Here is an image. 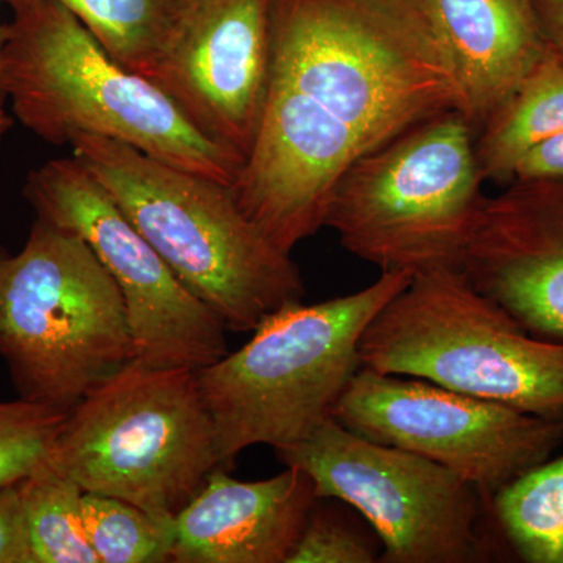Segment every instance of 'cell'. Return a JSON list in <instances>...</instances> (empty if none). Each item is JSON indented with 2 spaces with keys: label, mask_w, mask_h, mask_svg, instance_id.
Masks as SVG:
<instances>
[{
  "label": "cell",
  "mask_w": 563,
  "mask_h": 563,
  "mask_svg": "<svg viewBox=\"0 0 563 563\" xmlns=\"http://www.w3.org/2000/svg\"><path fill=\"white\" fill-rule=\"evenodd\" d=\"M3 25L0 95L54 146L79 135L122 141L163 163L231 185L243 161L206 139L151 81L110 57L55 0L14 3Z\"/></svg>",
  "instance_id": "obj_2"
},
{
  "label": "cell",
  "mask_w": 563,
  "mask_h": 563,
  "mask_svg": "<svg viewBox=\"0 0 563 563\" xmlns=\"http://www.w3.org/2000/svg\"><path fill=\"white\" fill-rule=\"evenodd\" d=\"M24 196L36 218L80 235L117 282L135 358L155 368H206L228 354L225 325L192 295L76 157L32 169Z\"/></svg>",
  "instance_id": "obj_10"
},
{
  "label": "cell",
  "mask_w": 563,
  "mask_h": 563,
  "mask_svg": "<svg viewBox=\"0 0 563 563\" xmlns=\"http://www.w3.org/2000/svg\"><path fill=\"white\" fill-rule=\"evenodd\" d=\"M380 554L339 510L314 504L287 563H374Z\"/></svg>",
  "instance_id": "obj_22"
},
{
  "label": "cell",
  "mask_w": 563,
  "mask_h": 563,
  "mask_svg": "<svg viewBox=\"0 0 563 563\" xmlns=\"http://www.w3.org/2000/svg\"><path fill=\"white\" fill-rule=\"evenodd\" d=\"M333 420L451 470L488 506L504 485L553 457L563 444V418L521 412L363 366L336 404Z\"/></svg>",
  "instance_id": "obj_11"
},
{
  "label": "cell",
  "mask_w": 563,
  "mask_h": 563,
  "mask_svg": "<svg viewBox=\"0 0 563 563\" xmlns=\"http://www.w3.org/2000/svg\"><path fill=\"white\" fill-rule=\"evenodd\" d=\"M563 131V60L548 51L512 98L476 133L484 181L510 184L526 152Z\"/></svg>",
  "instance_id": "obj_16"
},
{
  "label": "cell",
  "mask_w": 563,
  "mask_h": 563,
  "mask_svg": "<svg viewBox=\"0 0 563 563\" xmlns=\"http://www.w3.org/2000/svg\"><path fill=\"white\" fill-rule=\"evenodd\" d=\"M453 63L462 114L479 132L548 54L533 0H418Z\"/></svg>",
  "instance_id": "obj_15"
},
{
  "label": "cell",
  "mask_w": 563,
  "mask_h": 563,
  "mask_svg": "<svg viewBox=\"0 0 563 563\" xmlns=\"http://www.w3.org/2000/svg\"><path fill=\"white\" fill-rule=\"evenodd\" d=\"M21 483L0 487V563H33Z\"/></svg>",
  "instance_id": "obj_23"
},
{
  "label": "cell",
  "mask_w": 563,
  "mask_h": 563,
  "mask_svg": "<svg viewBox=\"0 0 563 563\" xmlns=\"http://www.w3.org/2000/svg\"><path fill=\"white\" fill-rule=\"evenodd\" d=\"M85 532L99 563L172 562L176 517L147 512L122 499L84 493Z\"/></svg>",
  "instance_id": "obj_19"
},
{
  "label": "cell",
  "mask_w": 563,
  "mask_h": 563,
  "mask_svg": "<svg viewBox=\"0 0 563 563\" xmlns=\"http://www.w3.org/2000/svg\"><path fill=\"white\" fill-rule=\"evenodd\" d=\"M68 412L25 401H0V487L27 479L52 463Z\"/></svg>",
  "instance_id": "obj_21"
},
{
  "label": "cell",
  "mask_w": 563,
  "mask_h": 563,
  "mask_svg": "<svg viewBox=\"0 0 563 563\" xmlns=\"http://www.w3.org/2000/svg\"><path fill=\"white\" fill-rule=\"evenodd\" d=\"M474 140L461 111L396 136L343 174L325 228L380 273L459 268L485 199Z\"/></svg>",
  "instance_id": "obj_8"
},
{
  "label": "cell",
  "mask_w": 563,
  "mask_h": 563,
  "mask_svg": "<svg viewBox=\"0 0 563 563\" xmlns=\"http://www.w3.org/2000/svg\"><path fill=\"white\" fill-rule=\"evenodd\" d=\"M52 465L85 493L176 517L221 466L196 372L125 363L70 410Z\"/></svg>",
  "instance_id": "obj_7"
},
{
  "label": "cell",
  "mask_w": 563,
  "mask_h": 563,
  "mask_svg": "<svg viewBox=\"0 0 563 563\" xmlns=\"http://www.w3.org/2000/svg\"><path fill=\"white\" fill-rule=\"evenodd\" d=\"M358 357L374 372L563 418V343L531 335L454 266L415 274L369 322Z\"/></svg>",
  "instance_id": "obj_6"
},
{
  "label": "cell",
  "mask_w": 563,
  "mask_h": 563,
  "mask_svg": "<svg viewBox=\"0 0 563 563\" xmlns=\"http://www.w3.org/2000/svg\"><path fill=\"white\" fill-rule=\"evenodd\" d=\"M544 41L563 60V0H533Z\"/></svg>",
  "instance_id": "obj_25"
},
{
  "label": "cell",
  "mask_w": 563,
  "mask_h": 563,
  "mask_svg": "<svg viewBox=\"0 0 563 563\" xmlns=\"http://www.w3.org/2000/svg\"><path fill=\"white\" fill-rule=\"evenodd\" d=\"M309 474L318 499H335L368 521L387 563H468L483 555L476 488L421 455L373 442L339 421L274 450Z\"/></svg>",
  "instance_id": "obj_9"
},
{
  "label": "cell",
  "mask_w": 563,
  "mask_h": 563,
  "mask_svg": "<svg viewBox=\"0 0 563 563\" xmlns=\"http://www.w3.org/2000/svg\"><path fill=\"white\" fill-rule=\"evenodd\" d=\"M33 563H99L84 525V490L52 463L21 483Z\"/></svg>",
  "instance_id": "obj_18"
},
{
  "label": "cell",
  "mask_w": 563,
  "mask_h": 563,
  "mask_svg": "<svg viewBox=\"0 0 563 563\" xmlns=\"http://www.w3.org/2000/svg\"><path fill=\"white\" fill-rule=\"evenodd\" d=\"M218 466L179 514L172 562L287 563L318 498L295 466L269 479H233Z\"/></svg>",
  "instance_id": "obj_14"
},
{
  "label": "cell",
  "mask_w": 563,
  "mask_h": 563,
  "mask_svg": "<svg viewBox=\"0 0 563 563\" xmlns=\"http://www.w3.org/2000/svg\"><path fill=\"white\" fill-rule=\"evenodd\" d=\"M490 509L520 561L563 563V454L504 485Z\"/></svg>",
  "instance_id": "obj_17"
},
{
  "label": "cell",
  "mask_w": 563,
  "mask_h": 563,
  "mask_svg": "<svg viewBox=\"0 0 563 563\" xmlns=\"http://www.w3.org/2000/svg\"><path fill=\"white\" fill-rule=\"evenodd\" d=\"M412 279V273L384 272L342 298L287 303L266 314L239 351L198 369L222 468L247 448L290 446L331 420L361 369L363 333Z\"/></svg>",
  "instance_id": "obj_4"
},
{
  "label": "cell",
  "mask_w": 563,
  "mask_h": 563,
  "mask_svg": "<svg viewBox=\"0 0 563 563\" xmlns=\"http://www.w3.org/2000/svg\"><path fill=\"white\" fill-rule=\"evenodd\" d=\"M276 0H173L140 76L218 146L246 161L273 66Z\"/></svg>",
  "instance_id": "obj_12"
},
{
  "label": "cell",
  "mask_w": 563,
  "mask_h": 563,
  "mask_svg": "<svg viewBox=\"0 0 563 563\" xmlns=\"http://www.w3.org/2000/svg\"><path fill=\"white\" fill-rule=\"evenodd\" d=\"M70 147L228 331L252 332L266 314L302 301L306 288L291 254L244 217L229 185L174 168L122 141L79 135Z\"/></svg>",
  "instance_id": "obj_3"
},
{
  "label": "cell",
  "mask_w": 563,
  "mask_h": 563,
  "mask_svg": "<svg viewBox=\"0 0 563 563\" xmlns=\"http://www.w3.org/2000/svg\"><path fill=\"white\" fill-rule=\"evenodd\" d=\"M7 254V251L3 247H0V261H2L3 255Z\"/></svg>",
  "instance_id": "obj_28"
},
{
  "label": "cell",
  "mask_w": 563,
  "mask_h": 563,
  "mask_svg": "<svg viewBox=\"0 0 563 563\" xmlns=\"http://www.w3.org/2000/svg\"><path fill=\"white\" fill-rule=\"evenodd\" d=\"M543 179L563 180V131L526 152L510 181Z\"/></svg>",
  "instance_id": "obj_24"
},
{
  "label": "cell",
  "mask_w": 563,
  "mask_h": 563,
  "mask_svg": "<svg viewBox=\"0 0 563 563\" xmlns=\"http://www.w3.org/2000/svg\"><path fill=\"white\" fill-rule=\"evenodd\" d=\"M448 111L462 113L461 90L418 0H276L268 96L233 198L291 254L354 163Z\"/></svg>",
  "instance_id": "obj_1"
},
{
  "label": "cell",
  "mask_w": 563,
  "mask_h": 563,
  "mask_svg": "<svg viewBox=\"0 0 563 563\" xmlns=\"http://www.w3.org/2000/svg\"><path fill=\"white\" fill-rule=\"evenodd\" d=\"M11 125H13V120H11L10 114L3 110L2 103H0V141L5 139Z\"/></svg>",
  "instance_id": "obj_26"
},
{
  "label": "cell",
  "mask_w": 563,
  "mask_h": 563,
  "mask_svg": "<svg viewBox=\"0 0 563 563\" xmlns=\"http://www.w3.org/2000/svg\"><path fill=\"white\" fill-rule=\"evenodd\" d=\"M0 2H3V0H0ZM2 40H3V25L0 24V51H2ZM3 98L2 95H0V103H2Z\"/></svg>",
  "instance_id": "obj_27"
},
{
  "label": "cell",
  "mask_w": 563,
  "mask_h": 563,
  "mask_svg": "<svg viewBox=\"0 0 563 563\" xmlns=\"http://www.w3.org/2000/svg\"><path fill=\"white\" fill-rule=\"evenodd\" d=\"M459 268L531 335L563 343V180L485 196Z\"/></svg>",
  "instance_id": "obj_13"
},
{
  "label": "cell",
  "mask_w": 563,
  "mask_h": 563,
  "mask_svg": "<svg viewBox=\"0 0 563 563\" xmlns=\"http://www.w3.org/2000/svg\"><path fill=\"white\" fill-rule=\"evenodd\" d=\"M13 7L24 0H3ZM90 31L114 62L141 74L157 46L173 0H55Z\"/></svg>",
  "instance_id": "obj_20"
},
{
  "label": "cell",
  "mask_w": 563,
  "mask_h": 563,
  "mask_svg": "<svg viewBox=\"0 0 563 563\" xmlns=\"http://www.w3.org/2000/svg\"><path fill=\"white\" fill-rule=\"evenodd\" d=\"M0 357L20 398L68 413L135 358L120 288L77 233L36 218L3 255Z\"/></svg>",
  "instance_id": "obj_5"
}]
</instances>
